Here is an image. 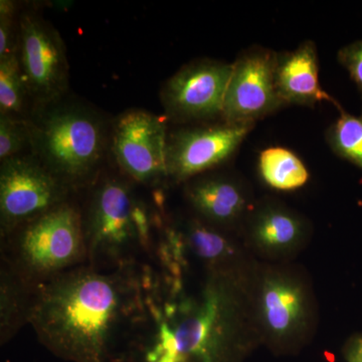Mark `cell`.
Instances as JSON below:
<instances>
[{
	"label": "cell",
	"mask_w": 362,
	"mask_h": 362,
	"mask_svg": "<svg viewBox=\"0 0 362 362\" xmlns=\"http://www.w3.org/2000/svg\"><path fill=\"white\" fill-rule=\"evenodd\" d=\"M152 280L151 264L71 269L37 286L30 324L66 361L127 358L144 323Z\"/></svg>",
	"instance_id": "obj_1"
},
{
	"label": "cell",
	"mask_w": 362,
	"mask_h": 362,
	"mask_svg": "<svg viewBox=\"0 0 362 362\" xmlns=\"http://www.w3.org/2000/svg\"><path fill=\"white\" fill-rule=\"evenodd\" d=\"M153 271L129 362H230L246 330L249 294L242 271L206 272L194 292L182 273Z\"/></svg>",
	"instance_id": "obj_2"
},
{
	"label": "cell",
	"mask_w": 362,
	"mask_h": 362,
	"mask_svg": "<svg viewBox=\"0 0 362 362\" xmlns=\"http://www.w3.org/2000/svg\"><path fill=\"white\" fill-rule=\"evenodd\" d=\"M123 175L100 176L82 209L87 265L117 269L153 264L165 214L151 206Z\"/></svg>",
	"instance_id": "obj_3"
},
{
	"label": "cell",
	"mask_w": 362,
	"mask_h": 362,
	"mask_svg": "<svg viewBox=\"0 0 362 362\" xmlns=\"http://www.w3.org/2000/svg\"><path fill=\"white\" fill-rule=\"evenodd\" d=\"M30 153L74 194L101 176L111 127L101 112L68 96L35 105L28 116Z\"/></svg>",
	"instance_id": "obj_4"
},
{
	"label": "cell",
	"mask_w": 362,
	"mask_h": 362,
	"mask_svg": "<svg viewBox=\"0 0 362 362\" xmlns=\"http://www.w3.org/2000/svg\"><path fill=\"white\" fill-rule=\"evenodd\" d=\"M1 258L35 287L87 265L82 207L64 202L1 240Z\"/></svg>",
	"instance_id": "obj_5"
},
{
	"label": "cell",
	"mask_w": 362,
	"mask_h": 362,
	"mask_svg": "<svg viewBox=\"0 0 362 362\" xmlns=\"http://www.w3.org/2000/svg\"><path fill=\"white\" fill-rule=\"evenodd\" d=\"M74 194L32 153L0 162L1 240Z\"/></svg>",
	"instance_id": "obj_6"
},
{
	"label": "cell",
	"mask_w": 362,
	"mask_h": 362,
	"mask_svg": "<svg viewBox=\"0 0 362 362\" xmlns=\"http://www.w3.org/2000/svg\"><path fill=\"white\" fill-rule=\"evenodd\" d=\"M168 119L141 109L120 114L111 126L110 148L120 175L140 187L168 182Z\"/></svg>",
	"instance_id": "obj_7"
},
{
	"label": "cell",
	"mask_w": 362,
	"mask_h": 362,
	"mask_svg": "<svg viewBox=\"0 0 362 362\" xmlns=\"http://www.w3.org/2000/svg\"><path fill=\"white\" fill-rule=\"evenodd\" d=\"M18 57L33 106L66 96L70 65L65 42L52 23L37 13H20Z\"/></svg>",
	"instance_id": "obj_8"
},
{
	"label": "cell",
	"mask_w": 362,
	"mask_h": 362,
	"mask_svg": "<svg viewBox=\"0 0 362 362\" xmlns=\"http://www.w3.org/2000/svg\"><path fill=\"white\" fill-rule=\"evenodd\" d=\"M233 63L190 62L164 83L160 100L165 118L180 125L213 123L223 115Z\"/></svg>",
	"instance_id": "obj_9"
},
{
	"label": "cell",
	"mask_w": 362,
	"mask_h": 362,
	"mask_svg": "<svg viewBox=\"0 0 362 362\" xmlns=\"http://www.w3.org/2000/svg\"><path fill=\"white\" fill-rule=\"evenodd\" d=\"M255 125L194 124L168 132V182L180 185L211 173L237 152Z\"/></svg>",
	"instance_id": "obj_10"
},
{
	"label": "cell",
	"mask_w": 362,
	"mask_h": 362,
	"mask_svg": "<svg viewBox=\"0 0 362 362\" xmlns=\"http://www.w3.org/2000/svg\"><path fill=\"white\" fill-rule=\"evenodd\" d=\"M277 52L254 45L233 63L221 120L233 125L255 123L285 107L275 84Z\"/></svg>",
	"instance_id": "obj_11"
},
{
	"label": "cell",
	"mask_w": 362,
	"mask_h": 362,
	"mask_svg": "<svg viewBox=\"0 0 362 362\" xmlns=\"http://www.w3.org/2000/svg\"><path fill=\"white\" fill-rule=\"evenodd\" d=\"M255 295V321L267 337L287 341L308 329L310 298L297 279L284 272H266Z\"/></svg>",
	"instance_id": "obj_12"
},
{
	"label": "cell",
	"mask_w": 362,
	"mask_h": 362,
	"mask_svg": "<svg viewBox=\"0 0 362 362\" xmlns=\"http://www.w3.org/2000/svg\"><path fill=\"white\" fill-rule=\"evenodd\" d=\"M185 197L195 218L228 232L250 214L246 188L225 173H204L185 183Z\"/></svg>",
	"instance_id": "obj_13"
},
{
	"label": "cell",
	"mask_w": 362,
	"mask_h": 362,
	"mask_svg": "<svg viewBox=\"0 0 362 362\" xmlns=\"http://www.w3.org/2000/svg\"><path fill=\"white\" fill-rule=\"evenodd\" d=\"M275 84L279 97L285 106L314 107L329 102L342 108L339 103L321 87L317 47L313 40H305L293 51L276 54Z\"/></svg>",
	"instance_id": "obj_14"
},
{
	"label": "cell",
	"mask_w": 362,
	"mask_h": 362,
	"mask_svg": "<svg viewBox=\"0 0 362 362\" xmlns=\"http://www.w3.org/2000/svg\"><path fill=\"white\" fill-rule=\"evenodd\" d=\"M249 221L252 246L269 257L294 251L302 244L307 232L306 223L301 216L275 202L255 207Z\"/></svg>",
	"instance_id": "obj_15"
},
{
	"label": "cell",
	"mask_w": 362,
	"mask_h": 362,
	"mask_svg": "<svg viewBox=\"0 0 362 362\" xmlns=\"http://www.w3.org/2000/svg\"><path fill=\"white\" fill-rule=\"evenodd\" d=\"M37 287L1 258L0 264V342L6 344L30 323Z\"/></svg>",
	"instance_id": "obj_16"
},
{
	"label": "cell",
	"mask_w": 362,
	"mask_h": 362,
	"mask_svg": "<svg viewBox=\"0 0 362 362\" xmlns=\"http://www.w3.org/2000/svg\"><path fill=\"white\" fill-rule=\"evenodd\" d=\"M258 169L267 185L280 192H291L308 182V169L292 150L275 146L264 149L258 158Z\"/></svg>",
	"instance_id": "obj_17"
},
{
	"label": "cell",
	"mask_w": 362,
	"mask_h": 362,
	"mask_svg": "<svg viewBox=\"0 0 362 362\" xmlns=\"http://www.w3.org/2000/svg\"><path fill=\"white\" fill-rule=\"evenodd\" d=\"M326 142L338 157L362 171V117L340 109L339 117L326 131Z\"/></svg>",
	"instance_id": "obj_18"
},
{
	"label": "cell",
	"mask_w": 362,
	"mask_h": 362,
	"mask_svg": "<svg viewBox=\"0 0 362 362\" xmlns=\"http://www.w3.org/2000/svg\"><path fill=\"white\" fill-rule=\"evenodd\" d=\"M28 99L18 54L0 59V115L28 118Z\"/></svg>",
	"instance_id": "obj_19"
},
{
	"label": "cell",
	"mask_w": 362,
	"mask_h": 362,
	"mask_svg": "<svg viewBox=\"0 0 362 362\" xmlns=\"http://www.w3.org/2000/svg\"><path fill=\"white\" fill-rule=\"evenodd\" d=\"M30 147L28 119L0 115V162L25 154V150H30Z\"/></svg>",
	"instance_id": "obj_20"
},
{
	"label": "cell",
	"mask_w": 362,
	"mask_h": 362,
	"mask_svg": "<svg viewBox=\"0 0 362 362\" xmlns=\"http://www.w3.org/2000/svg\"><path fill=\"white\" fill-rule=\"evenodd\" d=\"M20 16L11 0L0 1V59L18 54Z\"/></svg>",
	"instance_id": "obj_21"
},
{
	"label": "cell",
	"mask_w": 362,
	"mask_h": 362,
	"mask_svg": "<svg viewBox=\"0 0 362 362\" xmlns=\"http://www.w3.org/2000/svg\"><path fill=\"white\" fill-rule=\"evenodd\" d=\"M337 61L349 73L362 100V39L342 47L337 52Z\"/></svg>",
	"instance_id": "obj_22"
},
{
	"label": "cell",
	"mask_w": 362,
	"mask_h": 362,
	"mask_svg": "<svg viewBox=\"0 0 362 362\" xmlns=\"http://www.w3.org/2000/svg\"><path fill=\"white\" fill-rule=\"evenodd\" d=\"M347 358L349 362H362V337L356 338L350 343Z\"/></svg>",
	"instance_id": "obj_23"
}]
</instances>
